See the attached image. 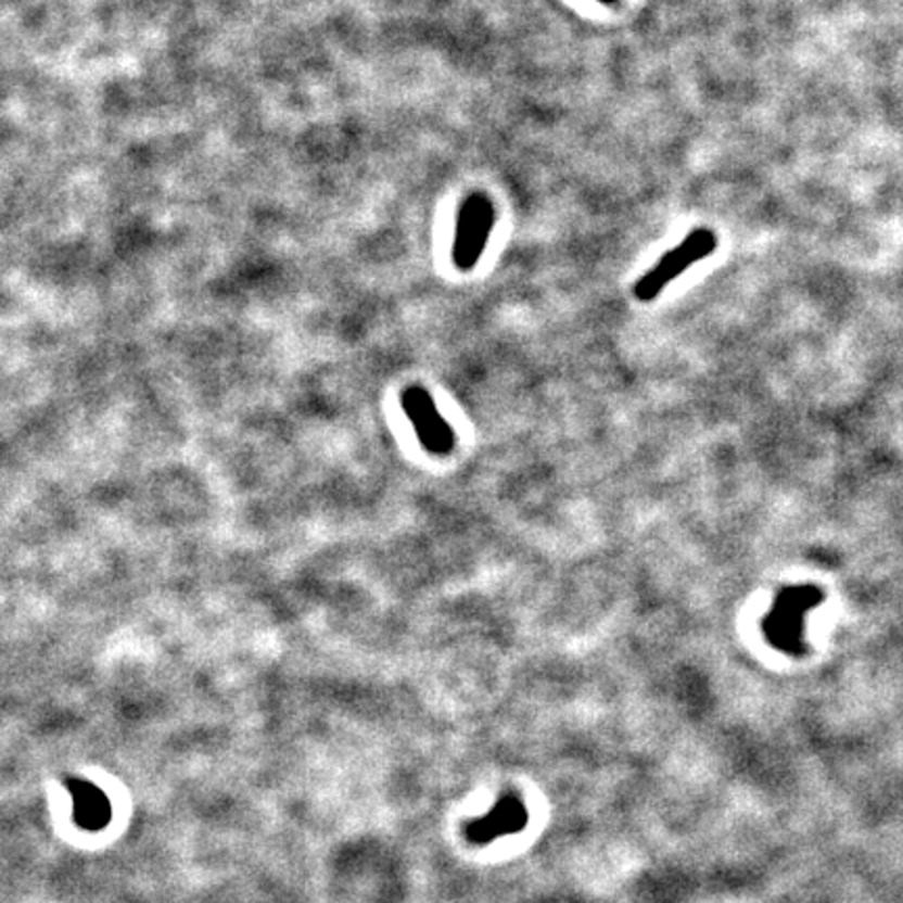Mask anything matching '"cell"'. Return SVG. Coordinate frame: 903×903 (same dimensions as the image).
<instances>
[{
  "label": "cell",
  "instance_id": "1",
  "mask_svg": "<svg viewBox=\"0 0 903 903\" xmlns=\"http://www.w3.org/2000/svg\"><path fill=\"white\" fill-rule=\"evenodd\" d=\"M824 602V593L814 584L787 586L776 594L772 609L762 621L765 640L780 652H805V618Z\"/></svg>",
  "mask_w": 903,
  "mask_h": 903
},
{
  "label": "cell",
  "instance_id": "2",
  "mask_svg": "<svg viewBox=\"0 0 903 903\" xmlns=\"http://www.w3.org/2000/svg\"><path fill=\"white\" fill-rule=\"evenodd\" d=\"M717 237L711 228H695L688 232L676 247L661 255V259L645 272L634 284V297L638 302L657 300L667 284L679 279L686 270H690L697 262L705 259L715 252Z\"/></svg>",
  "mask_w": 903,
  "mask_h": 903
},
{
  "label": "cell",
  "instance_id": "3",
  "mask_svg": "<svg viewBox=\"0 0 903 903\" xmlns=\"http://www.w3.org/2000/svg\"><path fill=\"white\" fill-rule=\"evenodd\" d=\"M496 225L494 201L485 193L475 191L462 199L456 216L452 259L460 272H469L478 266L485 252L492 230Z\"/></svg>",
  "mask_w": 903,
  "mask_h": 903
},
{
  "label": "cell",
  "instance_id": "4",
  "mask_svg": "<svg viewBox=\"0 0 903 903\" xmlns=\"http://www.w3.org/2000/svg\"><path fill=\"white\" fill-rule=\"evenodd\" d=\"M402 408L424 450L435 456H448L454 450L456 433L427 390L408 387L402 394Z\"/></svg>",
  "mask_w": 903,
  "mask_h": 903
},
{
  "label": "cell",
  "instance_id": "5",
  "mask_svg": "<svg viewBox=\"0 0 903 903\" xmlns=\"http://www.w3.org/2000/svg\"><path fill=\"white\" fill-rule=\"evenodd\" d=\"M525 822H527V814H525V807H523L521 799L507 797L492 812V816L483 819L480 826L475 828V835L480 837L481 841H492L498 835H508V832L521 830L525 826Z\"/></svg>",
  "mask_w": 903,
  "mask_h": 903
},
{
  "label": "cell",
  "instance_id": "6",
  "mask_svg": "<svg viewBox=\"0 0 903 903\" xmlns=\"http://www.w3.org/2000/svg\"><path fill=\"white\" fill-rule=\"evenodd\" d=\"M598 2H602V4H615L618 0H598Z\"/></svg>",
  "mask_w": 903,
  "mask_h": 903
}]
</instances>
